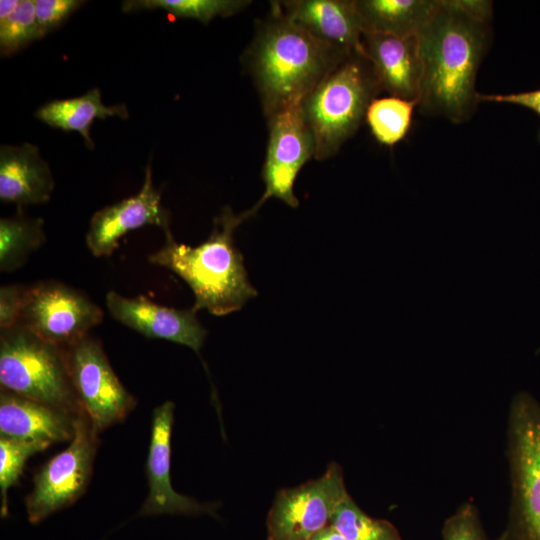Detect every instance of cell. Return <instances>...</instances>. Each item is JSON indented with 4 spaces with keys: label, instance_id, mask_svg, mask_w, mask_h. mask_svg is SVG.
Returning <instances> with one entry per match:
<instances>
[{
    "label": "cell",
    "instance_id": "1",
    "mask_svg": "<svg viewBox=\"0 0 540 540\" xmlns=\"http://www.w3.org/2000/svg\"><path fill=\"white\" fill-rule=\"evenodd\" d=\"M417 37L419 111L455 124L466 122L480 102L476 78L490 46V23L469 16L453 0H439L437 12Z\"/></svg>",
    "mask_w": 540,
    "mask_h": 540
},
{
    "label": "cell",
    "instance_id": "2",
    "mask_svg": "<svg viewBox=\"0 0 540 540\" xmlns=\"http://www.w3.org/2000/svg\"><path fill=\"white\" fill-rule=\"evenodd\" d=\"M350 55L312 37L271 1L245 52L265 118L299 105Z\"/></svg>",
    "mask_w": 540,
    "mask_h": 540
},
{
    "label": "cell",
    "instance_id": "3",
    "mask_svg": "<svg viewBox=\"0 0 540 540\" xmlns=\"http://www.w3.org/2000/svg\"><path fill=\"white\" fill-rule=\"evenodd\" d=\"M250 217L248 210L236 215L231 207H223L211 233L197 246L178 243L169 228L164 231L163 246L148 261L187 283L195 296V311L204 309L216 316L238 311L257 295L233 238L237 227Z\"/></svg>",
    "mask_w": 540,
    "mask_h": 540
},
{
    "label": "cell",
    "instance_id": "4",
    "mask_svg": "<svg viewBox=\"0 0 540 540\" xmlns=\"http://www.w3.org/2000/svg\"><path fill=\"white\" fill-rule=\"evenodd\" d=\"M381 88L369 61L355 52L333 69L300 103L313 136L314 159L334 156L365 121Z\"/></svg>",
    "mask_w": 540,
    "mask_h": 540
},
{
    "label": "cell",
    "instance_id": "5",
    "mask_svg": "<svg viewBox=\"0 0 540 540\" xmlns=\"http://www.w3.org/2000/svg\"><path fill=\"white\" fill-rule=\"evenodd\" d=\"M1 389L79 415L64 350L21 324L0 330Z\"/></svg>",
    "mask_w": 540,
    "mask_h": 540
},
{
    "label": "cell",
    "instance_id": "6",
    "mask_svg": "<svg viewBox=\"0 0 540 540\" xmlns=\"http://www.w3.org/2000/svg\"><path fill=\"white\" fill-rule=\"evenodd\" d=\"M511 503L506 530L498 540H540V402L517 393L507 422Z\"/></svg>",
    "mask_w": 540,
    "mask_h": 540
},
{
    "label": "cell",
    "instance_id": "7",
    "mask_svg": "<svg viewBox=\"0 0 540 540\" xmlns=\"http://www.w3.org/2000/svg\"><path fill=\"white\" fill-rule=\"evenodd\" d=\"M98 435L85 413H81L68 447L43 464L33 477L32 490L25 498L30 523L42 522L84 494L92 475Z\"/></svg>",
    "mask_w": 540,
    "mask_h": 540
},
{
    "label": "cell",
    "instance_id": "8",
    "mask_svg": "<svg viewBox=\"0 0 540 540\" xmlns=\"http://www.w3.org/2000/svg\"><path fill=\"white\" fill-rule=\"evenodd\" d=\"M63 350L74 392L93 429L99 434L124 421L136 400L115 374L100 340L88 334Z\"/></svg>",
    "mask_w": 540,
    "mask_h": 540
},
{
    "label": "cell",
    "instance_id": "9",
    "mask_svg": "<svg viewBox=\"0 0 540 540\" xmlns=\"http://www.w3.org/2000/svg\"><path fill=\"white\" fill-rule=\"evenodd\" d=\"M103 310L81 291L56 280L27 286L19 324L60 348L99 325Z\"/></svg>",
    "mask_w": 540,
    "mask_h": 540
},
{
    "label": "cell",
    "instance_id": "10",
    "mask_svg": "<svg viewBox=\"0 0 540 540\" xmlns=\"http://www.w3.org/2000/svg\"><path fill=\"white\" fill-rule=\"evenodd\" d=\"M347 495L342 470L336 463L318 479L281 490L268 513L266 540H308L330 524Z\"/></svg>",
    "mask_w": 540,
    "mask_h": 540
},
{
    "label": "cell",
    "instance_id": "11",
    "mask_svg": "<svg viewBox=\"0 0 540 540\" xmlns=\"http://www.w3.org/2000/svg\"><path fill=\"white\" fill-rule=\"evenodd\" d=\"M268 143L261 171L265 191L248 211L251 217L271 197L292 208L299 205L294 183L302 167L314 158L313 136L303 118L300 104L267 119Z\"/></svg>",
    "mask_w": 540,
    "mask_h": 540
},
{
    "label": "cell",
    "instance_id": "12",
    "mask_svg": "<svg viewBox=\"0 0 540 540\" xmlns=\"http://www.w3.org/2000/svg\"><path fill=\"white\" fill-rule=\"evenodd\" d=\"M175 405L166 401L153 411L146 474L148 494L137 516L215 515V504L200 503L174 490L171 483V434Z\"/></svg>",
    "mask_w": 540,
    "mask_h": 540
},
{
    "label": "cell",
    "instance_id": "13",
    "mask_svg": "<svg viewBox=\"0 0 540 540\" xmlns=\"http://www.w3.org/2000/svg\"><path fill=\"white\" fill-rule=\"evenodd\" d=\"M156 225L163 232L170 228V216L161 204L160 191L152 179L149 162L140 191L94 213L86 234V244L96 257L110 256L119 240L129 231Z\"/></svg>",
    "mask_w": 540,
    "mask_h": 540
},
{
    "label": "cell",
    "instance_id": "14",
    "mask_svg": "<svg viewBox=\"0 0 540 540\" xmlns=\"http://www.w3.org/2000/svg\"><path fill=\"white\" fill-rule=\"evenodd\" d=\"M106 306L115 320L141 335L181 344L197 353L207 336L193 308L176 309L143 295L125 297L113 291L106 294Z\"/></svg>",
    "mask_w": 540,
    "mask_h": 540
},
{
    "label": "cell",
    "instance_id": "15",
    "mask_svg": "<svg viewBox=\"0 0 540 540\" xmlns=\"http://www.w3.org/2000/svg\"><path fill=\"white\" fill-rule=\"evenodd\" d=\"M278 2L284 15L315 39L347 54H363L364 29L355 0Z\"/></svg>",
    "mask_w": 540,
    "mask_h": 540
},
{
    "label": "cell",
    "instance_id": "16",
    "mask_svg": "<svg viewBox=\"0 0 540 540\" xmlns=\"http://www.w3.org/2000/svg\"><path fill=\"white\" fill-rule=\"evenodd\" d=\"M417 36L363 33V55L388 96L418 102L422 64Z\"/></svg>",
    "mask_w": 540,
    "mask_h": 540
},
{
    "label": "cell",
    "instance_id": "17",
    "mask_svg": "<svg viewBox=\"0 0 540 540\" xmlns=\"http://www.w3.org/2000/svg\"><path fill=\"white\" fill-rule=\"evenodd\" d=\"M80 415V414H79ZM79 415L22 397L0 392V436L48 444L71 441Z\"/></svg>",
    "mask_w": 540,
    "mask_h": 540
},
{
    "label": "cell",
    "instance_id": "18",
    "mask_svg": "<svg viewBox=\"0 0 540 540\" xmlns=\"http://www.w3.org/2000/svg\"><path fill=\"white\" fill-rule=\"evenodd\" d=\"M55 187L52 171L39 148L31 143L0 148V199L22 208L50 200Z\"/></svg>",
    "mask_w": 540,
    "mask_h": 540
},
{
    "label": "cell",
    "instance_id": "19",
    "mask_svg": "<svg viewBox=\"0 0 540 540\" xmlns=\"http://www.w3.org/2000/svg\"><path fill=\"white\" fill-rule=\"evenodd\" d=\"M364 32L417 36L439 8V0H355Z\"/></svg>",
    "mask_w": 540,
    "mask_h": 540
},
{
    "label": "cell",
    "instance_id": "20",
    "mask_svg": "<svg viewBox=\"0 0 540 540\" xmlns=\"http://www.w3.org/2000/svg\"><path fill=\"white\" fill-rule=\"evenodd\" d=\"M114 116L127 119L129 112L126 105L103 104L98 88H92L79 97L52 100L35 112V117L50 127L78 132L89 149H94L90 136L93 121Z\"/></svg>",
    "mask_w": 540,
    "mask_h": 540
},
{
    "label": "cell",
    "instance_id": "21",
    "mask_svg": "<svg viewBox=\"0 0 540 540\" xmlns=\"http://www.w3.org/2000/svg\"><path fill=\"white\" fill-rule=\"evenodd\" d=\"M46 241L44 220L25 215L21 208L0 220V271L20 269Z\"/></svg>",
    "mask_w": 540,
    "mask_h": 540
},
{
    "label": "cell",
    "instance_id": "22",
    "mask_svg": "<svg viewBox=\"0 0 540 540\" xmlns=\"http://www.w3.org/2000/svg\"><path fill=\"white\" fill-rule=\"evenodd\" d=\"M417 105V101L394 96L377 97L370 103L365 121L380 144L393 146L407 135Z\"/></svg>",
    "mask_w": 540,
    "mask_h": 540
},
{
    "label": "cell",
    "instance_id": "23",
    "mask_svg": "<svg viewBox=\"0 0 540 540\" xmlns=\"http://www.w3.org/2000/svg\"><path fill=\"white\" fill-rule=\"evenodd\" d=\"M250 4L249 0H127L122 3V9L125 12L162 9L174 17L207 24L215 17L235 15Z\"/></svg>",
    "mask_w": 540,
    "mask_h": 540
},
{
    "label": "cell",
    "instance_id": "24",
    "mask_svg": "<svg viewBox=\"0 0 540 540\" xmlns=\"http://www.w3.org/2000/svg\"><path fill=\"white\" fill-rule=\"evenodd\" d=\"M330 524L346 540H402L392 523L367 515L349 494L337 506Z\"/></svg>",
    "mask_w": 540,
    "mask_h": 540
},
{
    "label": "cell",
    "instance_id": "25",
    "mask_svg": "<svg viewBox=\"0 0 540 540\" xmlns=\"http://www.w3.org/2000/svg\"><path fill=\"white\" fill-rule=\"evenodd\" d=\"M50 444L0 436V496L2 517L8 514V490L17 484L26 461Z\"/></svg>",
    "mask_w": 540,
    "mask_h": 540
},
{
    "label": "cell",
    "instance_id": "26",
    "mask_svg": "<svg viewBox=\"0 0 540 540\" xmlns=\"http://www.w3.org/2000/svg\"><path fill=\"white\" fill-rule=\"evenodd\" d=\"M42 37L36 20L34 0H20L11 14L0 17L1 56L12 55Z\"/></svg>",
    "mask_w": 540,
    "mask_h": 540
},
{
    "label": "cell",
    "instance_id": "27",
    "mask_svg": "<svg viewBox=\"0 0 540 540\" xmlns=\"http://www.w3.org/2000/svg\"><path fill=\"white\" fill-rule=\"evenodd\" d=\"M442 540H489L479 512L470 502L461 504L444 522Z\"/></svg>",
    "mask_w": 540,
    "mask_h": 540
},
{
    "label": "cell",
    "instance_id": "28",
    "mask_svg": "<svg viewBox=\"0 0 540 540\" xmlns=\"http://www.w3.org/2000/svg\"><path fill=\"white\" fill-rule=\"evenodd\" d=\"M82 4L84 1L79 0H34L36 20L42 36L58 28Z\"/></svg>",
    "mask_w": 540,
    "mask_h": 540
},
{
    "label": "cell",
    "instance_id": "29",
    "mask_svg": "<svg viewBox=\"0 0 540 540\" xmlns=\"http://www.w3.org/2000/svg\"><path fill=\"white\" fill-rule=\"evenodd\" d=\"M27 286L8 284L0 287V330L19 324Z\"/></svg>",
    "mask_w": 540,
    "mask_h": 540
},
{
    "label": "cell",
    "instance_id": "30",
    "mask_svg": "<svg viewBox=\"0 0 540 540\" xmlns=\"http://www.w3.org/2000/svg\"><path fill=\"white\" fill-rule=\"evenodd\" d=\"M479 101L508 103L526 107L540 117V89L511 94H480Z\"/></svg>",
    "mask_w": 540,
    "mask_h": 540
},
{
    "label": "cell",
    "instance_id": "31",
    "mask_svg": "<svg viewBox=\"0 0 540 540\" xmlns=\"http://www.w3.org/2000/svg\"><path fill=\"white\" fill-rule=\"evenodd\" d=\"M453 3L469 16L490 23L493 15V2L487 0H453Z\"/></svg>",
    "mask_w": 540,
    "mask_h": 540
},
{
    "label": "cell",
    "instance_id": "32",
    "mask_svg": "<svg viewBox=\"0 0 540 540\" xmlns=\"http://www.w3.org/2000/svg\"><path fill=\"white\" fill-rule=\"evenodd\" d=\"M308 540H346L345 537L331 524L327 525Z\"/></svg>",
    "mask_w": 540,
    "mask_h": 540
},
{
    "label": "cell",
    "instance_id": "33",
    "mask_svg": "<svg viewBox=\"0 0 540 540\" xmlns=\"http://www.w3.org/2000/svg\"><path fill=\"white\" fill-rule=\"evenodd\" d=\"M20 0H1L0 17L11 14L18 6Z\"/></svg>",
    "mask_w": 540,
    "mask_h": 540
}]
</instances>
